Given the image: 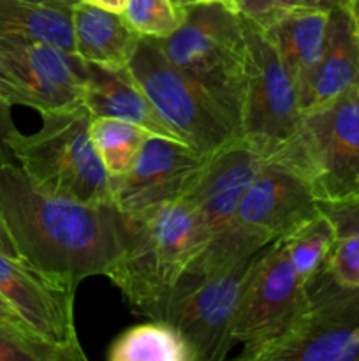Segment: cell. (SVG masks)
<instances>
[{
    "label": "cell",
    "instance_id": "cell-9",
    "mask_svg": "<svg viewBox=\"0 0 359 361\" xmlns=\"http://www.w3.org/2000/svg\"><path fill=\"white\" fill-rule=\"evenodd\" d=\"M241 20L248 51L241 136L266 161L298 130L303 116L301 99L264 28L243 14Z\"/></svg>",
    "mask_w": 359,
    "mask_h": 361
},
{
    "label": "cell",
    "instance_id": "cell-37",
    "mask_svg": "<svg viewBox=\"0 0 359 361\" xmlns=\"http://www.w3.org/2000/svg\"><path fill=\"white\" fill-rule=\"evenodd\" d=\"M178 6H190V4H196V2H203V0H175Z\"/></svg>",
    "mask_w": 359,
    "mask_h": 361
},
{
    "label": "cell",
    "instance_id": "cell-24",
    "mask_svg": "<svg viewBox=\"0 0 359 361\" xmlns=\"http://www.w3.org/2000/svg\"><path fill=\"white\" fill-rule=\"evenodd\" d=\"M122 14L141 39L160 41L182 27L187 6H178L175 0H129Z\"/></svg>",
    "mask_w": 359,
    "mask_h": 361
},
{
    "label": "cell",
    "instance_id": "cell-19",
    "mask_svg": "<svg viewBox=\"0 0 359 361\" xmlns=\"http://www.w3.org/2000/svg\"><path fill=\"white\" fill-rule=\"evenodd\" d=\"M74 55L84 63L109 71L129 67L141 37L123 14L80 2L73 7Z\"/></svg>",
    "mask_w": 359,
    "mask_h": 361
},
{
    "label": "cell",
    "instance_id": "cell-27",
    "mask_svg": "<svg viewBox=\"0 0 359 361\" xmlns=\"http://www.w3.org/2000/svg\"><path fill=\"white\" fill-rule=\"evenodd\" d=\"M320 212L333 222L338 236L358 235L359 236V200L331 201L319 203Z\"/></svg>",
    "mask_w": 359,
    "mask_h": 361
},
{
    "label": "cell",
    "instance_id": "cell-26",
    "mask_svg": "<svg viewBox=\"0 0 359 361\" xmlns=\"http://www.w3.org/2000/svg\"><path fill=\"white\" fill-rule=\"evenodd\" d=\"M326 267L340 284L359 288V236H338L326 261Z\"/></svg>",
    "mask_w": 359,
    "mask_h": 361
},
{
    "label": "cell",
    "instance_id": "cell-35",
    "mask_svg": "<svg viewBox=\"0 0 359 361\" xmlns=\"http://www.w3.org/2000/svg\"><path fill=\"white\" fill-rule=\"evenodd\" d=\"M39 2L44 4H51V6H58V7H67V9H73L76 4H80L81 0H39Z\"/></svg>",
    "mask_w": 359,
    "mask_h": 361
},
{
    "label": "cell",
    "instance_id": "cell-18",
    "mask_svg": "<svg viewBox=\"0 0 359 361\" xmlns=\"http://www.w3.org/2000/svg\"><path fill=\"white\" fill-rule=\"evenodd\" d=\"M359 90V42L345 4L329 11L326 44L303 113Z\"/></svg>",
    "mask_w": 359,
    "mask_h": 361
},
{
    "label": "cell",
    "instance_id": "cell-32",
    "mask_svg": "<svg viewBox=\"0 0 359 361\" xmlns=\"http://www.w3.org/2000/svg\"><path fill=\"white\" fill-rule=\"evenodd\" d=\"M0 319H2V321H7V323L20 324V326L27 328V324H25L23 321H21V317L18 316L16 312H14L13 307H11L9 303H7L6 300L2 298V296H0ZM27 330H28V328H27ZM34 335H35V334H34Z\"/></svg>",
    "mask_w": 359,
    "mask_h": 361
},
{
    "label": "cell",
    "instance_id": "cell-1",
    "mask_svg": "<svg viewBox=\"0 0 359 361\" xmlns=\"http://www.w3.org/2000/svg\"><path fill=\"white\" fill-rule=\"evenodd\" d=\"M0 219L21 261L73 288L108 277L129 238L125 217L111 204L46 192L18 164L0 168Z\"/></svg>",
    "mask_w": 359,
    "mask_h": 361
},
{
    "label": "cell",
    "instance_id": "cell-15",
    "mask_svg": "<svg viewBox=\"0 0 359 361\" xmlns=\"http://www.w3.org/2000/svg\"><path fill=\"white\" fill-rule=\"evenodd\" d=\"M263 164V155L243 140L208 159L199 178L183 196L197 215L203 247L234 222L239 201Z\"/></svg>",
    "mask_w": 359,
    "mask_h": 361
},
{
    "label": "cell",
    "instance_id": "cell-16",
    "mask_svg": "<svg viewBox=\"0 0 359 361\" xmlns=\"http://www.w3.org/2000/svg\"><path fill=\"white\" fill-rule=\"evenodd\" d=\"M327 20V11L277 9L266 23L260 25L291 74L303 109L326 44Z\"/></svg>",
    "mask_w": 359,
    "mask_h": 361
},
{
    "label": "cell",
    "instance_id": "cell-3",
    "mask_svg": "<svg viewBox=\"0 0 359 361\" xmlns=\"http://www.w3.org/2000/svg\"><path fill=\"white\" fill-rule=\"evenodd\" d=\"M34 134L11 136L18 166L46 192L87 204H111L113 178L102 166L90 134L92 113L84 102L41 113Z\"/></svg>",
    "mask_w": 359,
    "mask_h": 361
},
{
    "label": "cell",
    "instance_id": "cell-20",
    "mask_svg": "<svg viewBox=\"0 0 359 361\" xmlns=\"http://www.w3.org/2000/svg\"><path fill=\"white\" fill-rule=\"evenodd\" d=\"M0 34L49 42L74 55L73 9L39 0H0Z\"/></svg>",
    "mask_w": 359,
    "mask_h": 361
},
{
    "label": "cell",
    "instance_id": "cell-25",
    "mask_svg": "<svg viewBox=\"0 0 359 361\" xmlns=\"http://www.w3.org/2000/svg\"><path fill=\"white\" fill-rule=\"evenodd\" d=\"M0 361H69V358L27 328L0 319Z\"/></svg>",
    "mask_w": 359,
    "mask_h": 361
},
{
    "label": "cell",
    "instance_id": "cell-11",
    "mask_svg": "<svg viewBox=\"0 0 359 361\" xmlns=\"http://www.w3.org/2000/svg\"><path fill=\"white\" fill-rule=\"evenodd\" d=\"M74 295L76 288L0 250V296L32 334L60 349L69 361H84L74 321Z\"/></svg>",
    "mask_w": 359,
    "mask_h": 361
},
{
    "label": "cell",
    "instance_id": "cell-38",
    "mask_svg": "<svg viewBox=\"0 0 359 361\" xmlns=\"http://www.w3.org/2000/svg\"><path fill=\"white\" fill-rule=\"evenodd\" d=\"M358 95H359V90H358Z\"/></svg>",
    "mask_w": 359,
    "mask_h": 361
},
{
    "label": "cell",
    "instance_id": "cell-4",
    "mask_svg": "<svg viewBox=\"0 0 359 361\" xmlns=\"http://www.w3.org/2000/svg\"><path fill=\"white\" fill-rule=\"evenodd\" d=\"M153 42L176 69L224 108L241 133L248 56L241 14L220 0L190 4L182 27Z\"/></svg>",
    "mask_w": 359,
    "mask_h": 361
},
{
    "label": "cell",
    "instance_id": "cell-28",
    "mask_svg": "<svg viewBox=\"0 0 359 361\" xmlns=\"http://www.w3.org/2000/svg\"><path fill=\"white\" fill-rule=\"evenodd\" d=\"M11 108H13V106L0 97V168L16 162L9 145L11 136L18 130V127L14 126L13 122V113H11Z\"/></svg>",
    "mask_w": 359,
    "mask_h": 361
},
{
    "label": "cell",
    "instance_id": "cell-13",
    "mask_svg": "<svg viewBox=\"0 0 359 361\" xmlns=\"http://www.w3.org/2000/svg\"><path fill=\"white\" fill-rule=\"evenodd\" d=\"M303 284L287 256L284 240L264 249L245 289L234 323V338L245 348L278 337L303 302Z\"/></svg>",
    "mask_w": 359,
    "mask_h": 361
},
{
    "label": "cell",
    "instance_id": "cell-8",
    "mask_svg": "<svg viewBox=\"0 0 359 361\" xmlns=\"http://www.w3.org/2000/svg\"><path fill=\"white\" fill-rule=\"evenodd\" d=\"M264 249L229 270L203 279L182 277L160 307L155 321L172 324L196 361L224 360L236 344V314Z\"/></svg>",
    "mask_w": 359,
    "mask_h": 361
},
{
    "label": "cell",
    "instance_id": "cell-22",
    "mask_svg": "<svg viewBox=\"0 0 359 361\" xmlns=\"http://www.w3.org/2000/svg\"><path fill=\"white\" fill-rule=\"evenodd\" d=\"M90 134L102 166L111 178L125 175L151 136L136 123L118 118H92Z\"/></svg>",
    "mask_w": 359,
    "mask_h": 361
},
{
    "label": "cell",
    "instance_id": "cell-5",
    "mask_svg": "<svg viewBox=\"0 0 359 361\" xmlns=\"http://www.w3.org/2000/svg\"><path fill=\"white\" fill-rule=\"evenodd\" d=\"M305 180L319 203L348 197L359 182V95L303 113L294 136L264 161Z\"/></svg>",
    "mask_w": 359,
    "mask_h": 361
},
{
    "label": "cell",
    "instance_id": "cell-21",
    "mask_svg": "<svg viewBox=\"0 0 359 361\" xmlns=\"http://www.w3.org/2000/svg\"><path fill=\"white\" fill-rule=\"evenodd\" d=\"M108 361H196L192 348L172 324L150 319L127 328L109 345Z\"/></svg>",
    "mask_w": 359,
    "mask_h": 361
},
{
    "label": "cell",
    "instance_id": "cell-36",
    "mask_svg": "<svg viewBox=\"0 0 359 361\" xmlns=\"http://www.w3.org/2000/svg\"><path fill=\"white\" fill-rule=\"evenodd\" d=\"M345 200H359V182H358V185L354 187V190H352V194L348 197H345ZM344 201V200H341Z\"/></svg>",
    "mask_w": 359,
    "mask_h": 361
},
{
    "label": "cell",
    "instance_id": "cell-34",
    "mask_svg": "<svg viewBox=\"0 0 359 361\" xmlns=\"http://www.w3.org/2000/svg\"><path fill=\"white\" fill-rule=\"evenodd\" d=\"M345 9L351 16L352 27H354L355 37H358L359 42V0H345Z\"/></svg>",
    "mask_w": 359,
    "mask_h": 361
},
{
    "label": "cell",
    "instance_id": "cell-31",
    "mask_svg": "<svg viewBox=\"0 0 359 361\" xmlns=\"http://www.w3.org/2000/svg\"><path fill=\"white\" fill-rule=\"evenodd\" d=\"M81 2H87V4H90V6L101 7V9H106V11H111V13L122 14L129 0H81Z\"/></svg>",
    "mask_w": 359,
    "mask_h": 361
},
{
    "label": "cell",
    "instance_id": "cell-7",
    "mask_svg": "<svg viewBox=\"0 0 359 361\" xmlns=\"http://www.w3.org/2000/svg\"><path fill=\"white\" fill-rule=\"evenodd\" d=\"M127 69L169 129L199 155L210 159L243 140L224 108L176 69L153 41L141 39Z\"/></svg>",
    "mask_w": 359,
    "mask_h": 361
},
{
    "label": "cell",
    "instance_id": "cell-29",
    "mask_svg": "<svg viewBox=\"0 0 359 361\" xmlns=\"http://www.w3.org/2000/svg\"><path fill=\"white\" fill-rule=\"evenodd\" d=\"M227 4L259 25L266 23L277 13V0H227Z\"/></svg>",
    "mask_w": 359,
    "mask_h": 361
},
{
    "label": "cell",
    "instance_id": "cell-14",
    "mask_svg": "<svg viewBox=\"0 0 359 361\" xmlns=\"http://www.w3.org/2000/svg\"><path fill=\"white\" fill-rule=\"evenodd\" d=\"M319 214V201L305 180L278 166L263 164L243 194L234 221L277 242Z\"/></svg>",
    "mask_w": 359,
    "mask_h": 361
},
{
    "label": "cell",
    "instance_id": "cell-2",
    "mask_svg": "<svg viewBox=\"0 0 359 361\" xmlns=\"http://www.w3.org/2000/svg\"><path fill=\"white\" fill-rule=\"evenodd\" d=\"M125 221L127 245L108 279L134 312L155 319L190 261L203 249L199 221L183 197Z\"/></svg>",
    "mask_w": 359,
    "mask_h": 361
},
{
    "label": "cell",
    "instance_id": "cell-10",
    "mask_svg": "<svg viewBox=\"0 0 359 361\" xmlns=\"http://www.w3.org/2000/svg\"><path fill=\"white\" fill-rule=\"evenodd\" d=\"M87 63L39 39L0 34V97L39 113L83 102Z\"/></svg>",
    "mask_w": 359,
    "mask_h": 361
},
{
    "label": "cell",
    "instance_id": "cell-17",
    "mask_svg": "<svg viewBox=\"0 0 359 361\" xmlns=\"http://www.w3.org/2000/svg\"><path fill=\"white\" fill-rule=\"evenodd\" d=\"M83 102L94 118L125 120L146 129L151 136L182 141L158 116L129 69L109 71L87 63Z\"/></svg>",
    "mask_w": 359,
    "mask_h": 361
},
{
    "label": "cell",
    "instance_id": "cell-23",
    "mask_svg": "<svg viewBox=\"0 0 359 361\" xmlns=\"http://www.w3.org/2000/svg\"><path fill=\"white\" fill-rule=\"evenodd\" d=\"M336 238L338 233L333 222L322 212L296 229L294 233L282 238L287 249L289 259L303 282L317 274L320 268L326 267V261Z\"/></svg>",
    "mask_w": 359,
    "mask_h": 361
},
{
    "label": "cell",
    "instance_id": "cell-6",
    "mask_svg": "<svg viewBox=\"0 0 359 361\" xmlns=\"http://www.w3.org/2000/svg\"><path fill=\"white\" fill-rule=\"evenodd\" d=\"M246 361H359V288L327 267L306 279L298 314L278 337L243 348Z\"/></svg>",
    "mask_w": 359,
    "mask_h": 361
},
{
    "label": "cell",
    "instance_id": "cell-30",
    "mask_svg": "<svg viewBox=\"0 0 359 361\" xmlns=\"http://www.w3.org/2000/svg\"><path fill=\"white\" fill-rule=\"evenodd\" d=\"M345 0H277V9H315L329 13Z\"/></svg>",
    "mask_w": 359,
    "mask_h": 361
},
{
    "label": "cell",
    "instance_id": "cell-33",
    "mask_svg": "<svg viewBox=\"0 0 359 361\" xmlns=\"http://www.w3.org/2000/svg\"><path fill=\"white\" fill-rule=\"evenodd\" d=\"M0 250L6 254H9V256L18 257V252H16V249H14L13 240H11L9 233H7L6 226H4L2 219H0Z\"/></svg>",
    "mask_w": 359,
    "mask_h": 361
},
{
    "label": "cell",
    "instance_id": "cell-12",
    "mask_svg": "<svg viewBox=\"0 0 359 361\" xmlns=\"http://www.w3.org/2000/svg\"><path fill=\"white\" fill-rule=\"evenodd\" d=\"M208 159L182 141L150 136L125 175L113 178L111 207L125 219L182 200L199 178Z\"/></svg>",
    "mask_w": 359,
    "mask_h": 361
}]
</instances>
